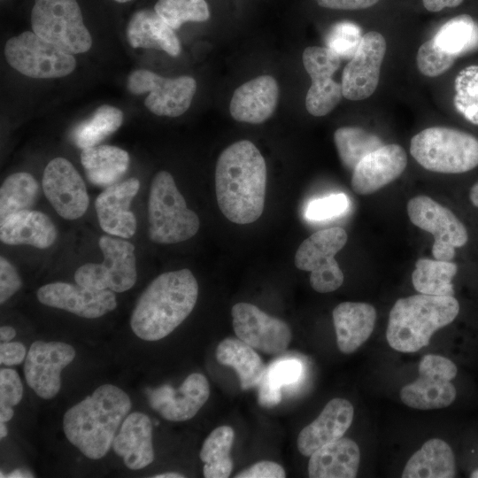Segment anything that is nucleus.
<instances>
[{
  "mask_svg": "<svg viewBox=\"0 0 478 478\" xmlns=\"http://www.w3.org/2000/svg\"><path fill=\"white\" fill-rule=\"evenodd\" d=\"M16 335V331L13 328L10 326H2L0 328V338L1 341L10 342Z\"/></svg>",
  "mask_w": 478,
  "mask_h": 478,
  "instance_id": "864d4df0",
  "label": "nucleus"
},
{
  "mask_svg": "<svg viewBox=\"0 0 478 478\" xmlns=\"http://www.w3.org/2000/svg\"><path fill=\"white\" fill-rule=\"evenodd\" d=\"M21 279L14 267L5 258H0V303L13 296L21 287Z\"/></svg>",
  "mask_w": 478,
  "mask_h": 478,
  "instance_id": "49530a36",
  "label": "nucleus"
},
{
  "mask_svg": "<svg viewBox=\"0 0 478 478\" xmlns=\"http://www.w3.org/2000/svg\"><path fill=\"white\" fill-rule=\"evenodd\" d=\"M281 400V389L274 387L268 382L262 379L258 385V404L263 407L271 408L277 405Z\"/></svg>",
  "mask_w": 478,
  "mask_h": 478,
  "instance_id": "3c124183",
  "label": "nucleus"
},
{
  "mask_svg": "<svg viewBox=\"0 0 478 478\" xmlns=\"http://www.w3.org/2000/svg\"><path fill=\"white\" fill-rule=\"evenodd\" d=\"M347 233L340 227L319 230L302 242L295 254L297 269L310 272V284L319 293L339 289L343 273L335 256L347 243Z\"/></svg>",
  "mask_w": 478,
  "mask_h": 478,
  "instance_id": "6e6552de",
  "label": "nucleus"
},
{
  "mask_svg": "<svg viewBox=\"0 0 478 478\" xmlns=\"http://www.w3.org/2000/svg\"><path fill=\"white\" fill-rule=\"evenodd\" d=\"M112 448L129 469L149 466L154 460L150 419L140 412L128 414L112 442Z\"/></svg>",
  "mask_w": 478,
  "mask_h": 478,
  "instance_id": "393cba45",
  "label": "nucleus"
},
{
  "mask_svg": "<svg viewBox=\"0 0 478 478\" xmlns=\"http://www.w3.org/2000/svg\"><path fill=\"white\" fill-rule=\"evenodd\" d=\"M56 238L54 223L39 211L25 210L0 220V240L5 244L46 249L54 243Z\"/></svg>",
  "mask_w": 478,
  "mask_h": 478,
  "instance_id": "bb28decb",
  "label": "nucleus"
},
{
  "mask_svg": "<svg viewBox=\"0 0 478 478\" xmlns=\"http://www.w3.org/2000/svg\"><path fill=\"white\" fill-rule=\"evenodd\" d=\"M410 152L422 167L436 173H461L478 166V139L446 127H431L416 134Z\"/></svg>",
  "mask_w": 478,
  "mask_h": 478,
  "instance_id": "423d86ee",
  "label": "nucleus"
},
{
  "mask_svg": "<svg viewBox=\"0 0 478 478\" xmlns=\"http://www.w3.org/2000/svg\"><path fill=\"white\" fill-rule=\"evenodd\" d=\"M279 87L270 75L258 76L238 87L230 102V113L240 122L259 124L274 113Z\"/></svg>",
  "mask_w": 478,
  "mask_h": 478,
  "instance_id": "b1692460",
  "label": "nucleus"
},
{
  "mask_svg": "<svg viewBox=\"0 0 478 478\" xmlns=\"http://www.w3.org/2000/svg\"><path fill=\"white\" fill-rule=\"evenodd\" d=\"M8 64L25 76L35 79L60 78L71 73L76 60L34 31L10 38L4 46Z\"/></svg>",
  "mask_w": 478,
  "mask_h": 478,
  "instance_id": "1a4fd4ad",
  "label": "nucleus"
},
{
  "mask_svg": "<svg viewBox=\"0 0 478 478\" xmlns=\"http://www.w3.org/2000/svg\"><path fill=\"white\" fill-rule=\"evenodd\" d=\"M304 367L296 358H281L271 363L266 369L263 379L277 389L298 382L303 375Z\"/></svg>",
  "mask_w": 478,
  "mask_h": 478,
  "instance_id": "c03bdc74",
  "label": "nucleus"
},
{
  "mask_svg": "<svg viewBox=\"0 0 478 478\" xmlns=\"http://www.w3.org/2000/svg\"><path fill=\"white\" fill-rule=\"evenodd\" d=\"M127 37L133 48L161 50L172 57L181 52V43L174 29L155 10L144 9L135 12L127 27Z\"/></svg>",
  "mask_w": 478,
  "mask_h": 478,
  "instance_id": "c85d7f7f",
  "label": "nucleus"
},
{
  "mask_svg": "<svg viewBox=\"0 0 478 478\" xmlns=\"http://www.w3.org/2000/svg\"><path fill=\"white\" fill-rule=\"evenodd\" d=\"M360 28L351 22L335 24L328 32L326 43L341 58H351L361 41Z\"/></svg>",
  "mask_w": 478,
  "mask_h": 478,
  "instance_id": "79ce46f5",
  "label": "nucleus"
},
{
  "mask_svg": "<svg viewBox=\"0 0 478 478\" xmlns=\"http://www.w3.org/2000/svg\"><path fill=\"white\" fill-rule=\"evenodd\" d=\"M236 336L253 349L269 355L283 353L292 334L289 325L249 303H237L231 309Z\"/></svg>",
  "mask_w": 478,
  "mask_h": 478,
  "instance_id": "4468645a",
  "label": "nucleus"
},
{
  "mask_svg": "<svg viewBox=\"0 0 478 478\" xmlns=\"http://www.w3.org/2000/svg\"><path fill=\"white\" fill-rule=\"evenodd\" d=\"M235 478H284L283 467L274 461H258L250 467L239 472Z\"/></svg>",
  "mask_w": 478,
  "mask_h": 478,
  "instance_id": "de8ad7c7",
  "label": "nucleus"
},
{
  "mask_svg": "<svg viewBox=\"0 0 478 478\" xmlns=\"http://www.w3.org/2000/svg\"><path fill=\"white\" fill-rule=\"evenodd\" d=\"M37 298L42 305L87 319L99 318L117 306L115 294L110 289H96L62 281L39 288Z\"/></svg>",
  "mask_w": 478,
  "mask_h": 478,
  "instance_id": "6ab92c4d",
  "label": "nucleus"
},
{
  "mask_svg": "<svg viewBox=\"0 0 478 478\" xmlns=\"http://www.w3.org/2000/svg\"><path fill=\"white\" fill-rule=\"evenodd\" d=\"M407 154L399 144H386L366 155L354 168L351 188L358 195L372 194L399 177Z\"/></svg>",
  "mask_w": 478,
  "mask_h": 478,
  "instance_id": "4be33fe9",
  "label": "nucleus"
},
{
  "mask_svg": "<svg viewBox=\"0 0 478 478\" xmlns=\"http://www.w3.org/2000/svg\"><path fill=\"white\" fill-rule=\"evenodd\" d=\"M154 10L174 30L185 22H203L210 18L205 0H158Z\"/></svg>",
  "mask_w": 478,
  "mask_h": 478,
  "instance_id": "58836bf2",
  "label": "nucleus"
},
{
  "mask_svg": "<svg viewBox=\"0 0 478 478\" xmlns=\"http://www.w3.org/2000/svg\"><path fill=\"white\" fill-rule=\"evenodd\" d=\"M11 478L33 477L30 472L22 469H15L8 474Z\"/></svg>",
  "mask_w": 478,
  "mask_h": 478,
  "instance_id": "5fc2aeb1",
  "label": "nucleus"
},
{
  "mask_svg": "<svg viewBox=\"0 0 478 478\" xmlns=\"http://www.w3.org/2000/svg\"><path fill=\"white\" fill-rule=\"evenodd\" d=\"M122 122L123 112L119 108L103 104L73 127L71 139L81 150L96 146L117 131Z\"/></svg>",
  "mask_w": 478,
  "mask_h": 478,
  "instance_id": "72a5a7b5",
  "label": "nucleus"
},
{
  "mask_svg": "<svg viewBox=\"0 0 478 478\" xmlns=\"http://www.w3.org/2000/svg\"><path fill=\"white\" fill-rule=\"evenodd\" d=\"M324 8L335 10H359L374 5L379 0H315Z\"/></svg>",
  "mask_w": 478,
  "mask_h": 478,
  "instance_id": "8fccbe9b",
  "label": "nucleus"
},
{
  "mask_svg": "<svg viewBox=\"0 0 478 478\" xmlns=\"http://www.w3.org/2000/svg\"><path fill=\"white\" fill-rule=\"evenodd\" d=\"M339 351L344 354L355 352L374 331L375 308L367 303L343 302L332 312Z\"/></svg>",
  "mask_w": 478,
  "mask_h": 478,
  "instance_id": "a878e982",
  "label": "nucleus"
},
{
  "mask_svg": "<svg viewBox=\"0 0 478 478\" xmlns=\"http://www.w3.org/2000/svg\"><path fill=\"white\" fill-rule=\"evenodd\" d=\"M42 185L46 198L62 218L76 220L86 212L89 202L86 185L69 160H50L44 168Z\"/></svg>",
  "mask_w": 478,
  "mask_h": 478,
  "instance_id": "a211bd4d",
  "label": "nucleus"
},
{
  "mask_svg": "<svg viewBox=\"0 0 478 478\" xmlns=\"http://www.w3.org/2000/svg\"><path fill=\"white\" fill-rule=\"evenodd\" d=\"M410 220L434 236L432 254L436 259L451 261L455 248L463 246L468 239L465 226L448 208L427 196H416L407 204Z\"/></svg>",
  "mask_w": 478,
  "mask_h": 478,
  "instance_id": "f8f14e48",
  "label": "nucleus"
},
{
  "mask_svg": "<svg viewBox=\"0 0 478 478\" xmlns=\"http://www.w3.org/2000/svg\"><path fill=\"white\" fill-rule=\"evenodd\" d=\"M148 220L150 239L156 243L173 244L194 236L200 227L196 212L187 207L172 174L160 171L152 179Z\"/></svg>",
  "mask_w": 478,
  "mask_h": 478,
  "instance_id": "39448f33",
  "label": "nucleus"
},
{
  "mask_svg": "<svg viewBox=\"0 0 478 478\" xmlns=\"http://www.w3.org/2000/svg\"><path fill=\"white\" fill-rule=\"evenodd\" d=\"M154 478H183V474L174 472H167L164 474H159L153 476Z\"/></svg>",
  "mask_w": 478,
  "mask_h": 478,
  "instance_id": "4d7b16f0",
  "label": "nucleus"
},
{
  "mask_svg": "<svg viewBox=\"0 0 478 478\" xmlns=\"http://www.w3.org/2000/svg\"><path fill=\"white\" fill-rule=\"evenodd\" d=\"M360 463V451L355 441L342 437L319 448L308 462L311 478H354Z\"/></svg>",
  "mask_w": 478,
  "mask_h": 478,
  "instance_id": "cd10ccee",
  "label": "nucleus"
},
{
  "mask_svg": "<svg viewBox=\"0 0 478 478\" xmlns=\"http://www.w3.org/2000/svg\"><path fill=\"white\" fill-rule=\"evenodd\" d=\"M354 416L351 403L344 398L331 399L320 415L305 427L297 436L299 452L310 457L319 448L342 438Z\"/></svg>",
  "mask_w": 478,
  "mask_h": 478,
  "instance_id": "5701e85b",
  "label": "nucleus"
},
{
  "mask_svg": "<svg viewBox=\"0 0 478 478\" xmlns=\"http://www.w3.org/2000/svg\"><path fill=\"white\" fill-rule=\"evenodd\" d=\"M334 142L343 165L352 171L366 155L383 145L376 135L358 127L337 128Z\"/></svg>",
  "mask_w": 478,
  "mask_h": 478,
  "instance_id": "e433bc0d",
  "label": "nucleus"
},
{
  "mask_svg": "<svg viewBox=\"0 0 478 478\" xmlns=\"http://www.w3.org/2000/svg\"><path fill=\"white\" fill-rule=\"evenodd\" d=\"M131 407L124 390L112 384L101 385L66 412L65 435L87 458L99 459L112 446L116 432Z\"/></svg>",
  "mask_w": 478,
  "mask_h": 478,
  "instance_id": "7ed1b4c3",
  "label": "nucleus"
},
{
  "mask_svg": "<svg viewBox=\"0 0 478 478\" xmlns=\"http://www.w3.org/2000/svg\"><path fill=\"white\" fill-rule=\"evenodd\" d=\"M128 153L117 146L96 145L81 150V162L88 180L107 188L124 175L129 166Z\"/></svg>",
  "mask_w": 478,
  "mask_h": 478,
  "instance_id": "7c9ffc66",
  "label": "nucleus"
},
{
  "mask_svg": "<svg viewBox=\"0 0 478 478\" xmlns=\"http://www.w3.org/2000/svg\"><path fill=\"white\" fill-rule=\"evenodd\" d=\"M217 361L234 368L243 389L258 386L266 373V366L254 349L238 337H227L216 348Z\"/></svg>",
  "mask_w": 478,
  "mask_h": 478,
  "instance_id": "2f4dec72",
  "label": "nucleus"
},
{
  "mask_svg": "<svg viewBox=\"0 0 478 478\" xmlns=\"http://www.w3.org/2000/svg\"><path fill=\"white\" fill-rule=\"evenodd\" d=\"M469 197L472 204L478 207V181L471 188Z\"/></svg>",
  "mask_w": 478,
  "mask_h": 478,
  "instance_id": "6e6d98bb",
  "label": "nucleus"
},
{
  "mask_svg": "<svg viewBox=\"0 0 478 478\" xmlns=\"http://www.w3.org/2000/svg\"><path fill=\"white\" fill-rule=\"evenodd\" d=\"M266 190V165L258 148L241 140L226 148L215 168L217 203L231 222L245 225L263 213Z\"/></svg>",
  "mask_w": 478,
  "mask_h": 478,
  "instance_id": "f257e3e1",
  "label": "nucleus"
},
{
  "mask_svg": "<svg viewBox=\"0 0 478 478\" xmlns=\"http://www.w3.org/2000/svg\"><path fill=\"white\" fill-rule=\"evenodd\" d=\"M23 396V386L18 373L12 368L0 371V421H9L13 414L12 407Z\"/></svg>",
  "mask_w": 478,
  "mask_h": 478,
  "instance_id": "37998d69",
  "label": "nucleus"
},
{
  "mask_svg": "<svg viewBox=\"0 0 478 478\" xmlns=\"http://www.w3.org/2000/svg\"><path fill=\"white\" fill-rule=\"evenodd\" d=\"M39 195L38 182L32 174L19 172L9 175L0 188V220L12 213L30 210Z\"/></svg>",
  "mask_w": 478,
  "mask_h": 478,
  "instance_id": "c9c22d12",
  "label": "nucleus"
},
{
  "mask_svg": "<svg viewBox=\"0 0 478 478\" xmlns=\"http://www.w3.org/2000/svg\"><path fill=\"white\" fill-rule=\"evenodd\" d=\"M456 474L455 457L443 440L432 438L408 459L403 478H452Z\"/></svg>",
  "mask_w": 478,
  "mask_h": 478,
  "instance_id": "c756f323",
  "label": "nucleus"
},
{
  "mask_svg": "<svg viewBox=\"0 0 478 478\" xmlns=\"http://www.w3.org/2000/svg\"><path fill=\"white\" fill-rule=\"evenodd\" d=\"M235 432L229 426H220L204 440L199 456L205 478H227L233 470L230 457Z\"/></svg>",
  "mask_w": 478,
  "mask_h": 478,
  "instance_id": "473e14b6",
  "label": "nucleus"
},
{
  "mask_svg": "<svg viewBox=\"0 0 478 478\" xmlns=\"http://www.w3.org/2000/svg\"><path fill=\"white\" fill-rule=\"evenodd\" d=\"M302 59L312 80L305 97L306 110L313 116H325L343 96L342 84L332 79L341 58L328 47L310 46L304 50Z\"/></svg>",
  "mask_w": 478,
  "mask_h": 478,
  "instance_id": "2eb2a0df",
  "label": "nucleus"
},
{
  "mask_svg": "<svg viewBox=\"0 0 478 478\" xmlns=\"http://www.w3.org/2000/svg\"><path fill=\"white\" fill-rule=\"evenodd\" d=\"M114 1H116L118 3H127V2H129L131 0H114Z\"/></svg>",
  "mask_w": 478,
  "mask_h": 478,
  "instance_id": "052dcab7",
  "label": "nucleus"
},
{
  "mask_svg": "<svg viewBox=\"0 0 478 478\" xmlns=\"http://www.w3.org/2000/svg\"><path fill=\"white\" fill-rule=\"evenodd\" d=\"M470 477L472 478H478V469L473 471L470 474Z\"/></svg>",
  "mask_w": 478,
  "mask_h": 478,
  "instance_id": "bf43d9fd",
  "label": "nucleus"
},
{
  "mask_svg": "<svg viewBox=\"0 0 478 478\" xmlns=\"http://www.w3.org/2000/svg\"><path fill=\"white\" fill-rule=\"evenodd\" d=\"M209 396V382L199 373L189 374L177 389L165 384L148 391L150 406L170 421L190 420L203 407Z\"/></svg>",
  "mask_w": 478,
  "mask_h": 478,
  "instance_id": "aec40b11",
  "label": "nucleus"
},
{
  "mask_svg": "<svg viewBox=\"0 0 478 478\" xmlns=\"http://www.w3.org/2000/svg\"><path fill=\"white\" fill-rule=\"evenodd\" d=\"M27 356L26 347L19 342H4L0 345V362L5 366L20 364Z\"/></svg>",
  "mask_w": 478,
  "mask_h": 478,
  "instance_id": "09e8293b",
  "label": "nucleus"
},
{
  "mask_svg": "<svg viewBox=\"0 0 478 478\" xmlns=\"http://www.w3.org/2000/svg\"><path fill=\"white\" fill-rule=\"evenodd\" d=\"M463 0H422L424 7L429 12H439L446 7H456Z\"/></svg>",
  "mask_w": 478,
  "mask_h": 478,
  "instance_id": "603ef678",
  "label": "nucleus"
},
{
  "mask_svg": "<svg viewBox=\"0 0 478 478\" xmlns=\"http://www.w3.org/2000/svg\"><path fill=\"white\" fill-rule=\"evenodd\" d=\"M458 266L451 261L420 258L412 274L414 289L421 294L453 297L451 281Z\"/></svg>",
  "mask_w": 478,
  "mask_h": 478,
  "instance_id": "f704fd0d",
  "label": "nucleus"
},
{
  "mask_svg": "<svg viewBox=\"0 0 478 478\" xmlns=\"http://www.w3.org/2000/svg\"><path fill=\"white\" fill-rule=\"evenodd\" d=\"M98 245L104 256L103 263H87L80 266L74 273L76 283L113 292L130 289L137 278L134 244L124 238L103 235Z\"/></svg>",
  "mask_w": 478,
  "mask_h": 478,
  "instance_id": "9d476101",
  "label": "nucleus"
},
{
  "mask_svg": "<svg viewBox=\"0 0 478 478\" xmlns=\"http://www.w3.org/2000/svg\"><path fill=\"white\" fill-rule=\"evenodd\" d=\"M459 312L454 297L419 293L399 298L389 312L387 341L399 352H416L429 343L436 331L452 322Z\"/></svg>",
  "mask_w": 478,
  "mask_h": 478,
  "instance_id": "20e7f679",
  "label": "nucleus"
},
{
  "mask_svg": "<svg viewBox=\"0 0 478 478\" xmlns=\"http://www.w3.org/2000/svg\"><path fill=\"white\" fill-rule=\"evenodd\" d=\"M417 379L400 390L401 401L418 410H433L451 405L457 396L451 381L457 366L449 358L436 354L423 356L419 363Z\"/></svg>",
  "mask_w": 478,
  "mask_h": 478,
  "instance_id": "9b49d317",
  "label": "nucleus"
},
{
  "mask_svg": "<svg viewBox=\"0 0 478 478\" xmlns=\"http://www.w3.org/2000/svg\"><path fill=\"white\" fill-rule=\"evenodd\" d=\"M197 296V281L188 268L159 274L137 300L130 318L133 332L145 341L166 337L190 314Z\"/></svg>",
  "mask_w": 478,
  "mask_h": 478,
  "instance_id": "f03ea898",
  "label": "nucleus"
},
{
  "mask_svg": "<svg viewBox=\"0 0 478 478\" xmlns=\"http://www.w3.org/2000/svg\"><path fill=\"white\" fill-rule=\"evenodd\" d=\"M387 43L382 35L370 31L345 66L342 75L343 96L353 101L369 97L376 89Z\"/></svg>",
  "mask_w": 478,
  "mask_h": 478,
  "instance_id": "f3484780",
  "label": "nucleus"
},
{
  "mask_svg": "<svg viewBox=\"0 0 478 478\" xmlns=\"http://www.w3.org/2000/svg\"><path fill=\"white\" fill-rule=\"evenodd\" d=\"M349 205L344 194H335L310 203L306 217L312 220H323L343 213Z\"/></svg>",
  "mask_w": 478,
  "mask_h": 478,
  "instance_id": "a18cd8bd",
  "label": "nucleus"
},
{
  "mask_svg": "<svg viewBox=\"0 0 478 478\" xmlns=\"http://www.w3.org/2000/svg\"><path fill=\"white\" fill-rule=\"evenodd\" d=\"M32 30L70 54L88 51L92 45L76 0H35Z\"/></svg>",
  "mask_w": 478,
  "mask_h": 478,
  "instance_id": "0eeeda50",
  "label": "nucleus"
},
{
  "mask_svg": "<svg viewBox=\"0 0 478 478\" xmlns=\"http://www.w3.org/2000/svg\"><path fill=\"white\" fill-rule=\"evenodd\" d=\"M454 106L468 121L478 125V66L462 69L454 81Z\"/></svg>",
  "mask_w": 478,
  "mask_h": 478,
  "instance_id": "ea45409f",
  "label": "nucleus"
},
{
  "mask_svg": "<svg viewBox=\"0 0 478 478\" xmlns=\"http://www.w3.org/2000/svg\"><path fill=\"white\" fill-rule=\"evenodd\" d=\"M139 188V180L132 177L105 188L98 195L95 208L104 232L126 239L135 235L136 219L129 207Z\"/></svg>",
  "mask_w": 478,
  "mask_h": 478,
  "instance_id": "412c9836",
  "label": "nucleus"
},
{
  "mask_svg": "<svg viewBox=\"0 0 478 478\" xmlns=\"http://www.w3.org/2000/svg\"><path fill=\"white\" fill-rule=\"evenodd\" d=\"M127 89L135 95L150 92L144 104L154 114L178 117L189 108L197 82L190 76L170 79L146 69H137L129 74Z\"/></svg>",
  "mask_w": 478,
  "mask_h": 478,
  "instance_id": "ddd939ff",
  "label": "nucleus"
},
{
  "mask_svg": "<svg viewBox=\"0 0 478 478\" xmlns=\"http://www.w3.org/2000/svg\"><path fill=\"white\" fill-rule=\"evenodd\" d=\"M4 423L5 422H1V424H0V437H1V439L7 436V434H8V429H7V427L5 426Z\"/></svg>",
  "mask_w": 478,
  "mask_h": 478,
  "instance_id": "13d9d810",
  "label": "nucleus"
},
{
  "mask_svg": "<svg viewBox=\"0 0 478 478\" xmlns=\"http://www.w3.org/2000/svg\"><path fill=\"white\" fill-rule=\"evenodd\" d=\"M433 39L442 50L457 57L478 46V25L469 15H459L443 25Z\"/></svg>",
  "mask_w": 478,
  "mask_h": 478,
  "instance_id": "4c0bfd02",
  "label": "nucleus"
},
{
  "mask_svg": "<svg viewBox=\"0 0 478 478\" xmlns=\"http://www.w3.org/2000/svg\"><path fill=\"white\" fill-rule=\"evenodd\" d=\"M75 358L74 348L62 342H34L27 353L24 374L28 386L43 398H53L61 388V372Z\"/></svg>",
  "mask_w": 478,
  "mask_h": 478,
  "instance_id": "dca6fc26",
  "label": "nucleus"
},
{
  "mask_svg": "<svg viewBox=\"0 0 478 478\" xmlns=\"http://www.w3.org/2000/svg\"><path fill=\"white\" fill-rule=\"evenodd\" d=\"M455 58V56L436 45L434 39H429L419 48L416 62L419 71L423 75L436 77L449 70Z\"/></svg>",
  "mask_w": 478,
  "mask_h": 478,
  "instance_id": "a19ab883",
  "label": "nucleus"
}]
</instances>
